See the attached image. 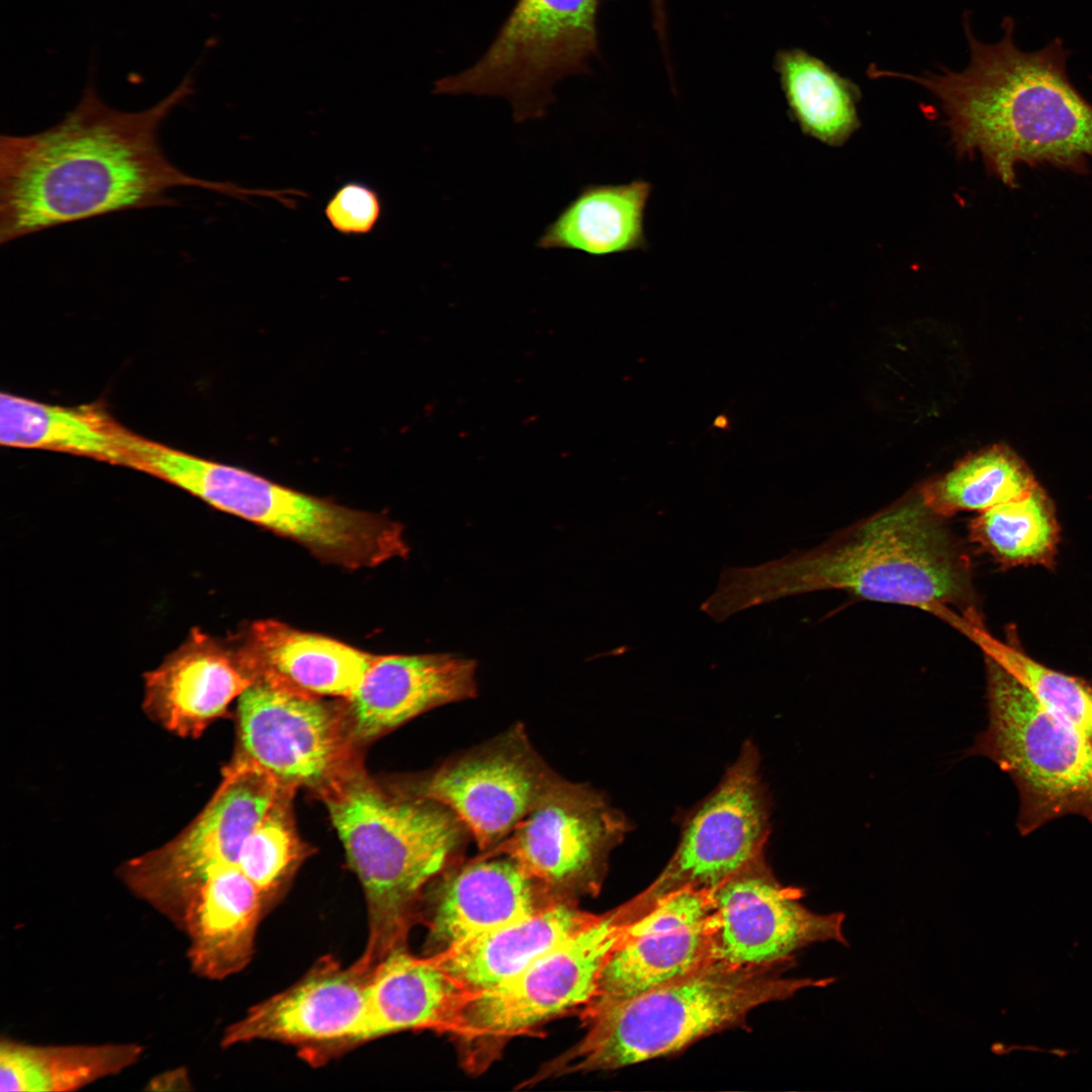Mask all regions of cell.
Wrapping results in <instances>:
<instances>
[{
    "instance_id": "7a4b0ae2",
    "label": "cell",
    "mask_w": 1092,
    "mask_h": 1092,
    "mask_svg": "<svg viewBox=\"0 0 1092 1092\" xmlns=\"http://www.w3.org/2000/svg\"><path fill=\"white\" fill-rule=\"evenodd\" d=\"M830 589L920 608L957 628L982 620L971 561L920 490L813 549L723 568L705 608L720 623L751 607Z\"/></svg>"
},
{
    "instance_id": "f546056e",
    "label": "cell",
    "mask_w": 1092,
    "mask_h": 1092,
    "mask_svg": "<svg viewBox=\"0 0 1092 1092\" xmlns=\"http://www.w3.org/2000/svg\"><path fill=\"white\" fill-rule=\"evenodd\" d=\"M1037 483L1011 448L994 445L970 455L920 492L925 504L945 519L960 512H984L1025 494Z\"/></svg>"
},
{
    "instance_id": "e0dca14e",
    "label": "cell",
    "mask_w": 1092,
    "mask_h": 1092,
    "mask_svg": "<svg viewBox=\"0 0 1092 1092\" xmlns=\"http://www.w3.org/2000/svg\"><path fill=\"white\" fill-rule=\"evenodd\" d=\"M712 894L687 889L627 924L582 1010L587 1018L712 963Z\"/></svg>"
},
{
    "instance_id": "3957f363",
    "label": "cell",
    "mask_w": 1092,
    "mask_h": 1092,
    "mask_svg": "<svg viewBox=\"0 0 1092 1092\" xmlns=\"http://www.w3.org/2000/svg\"><path fill=\"white\" fill-rule=\"evenodd\" d=\"M996 43L978 40L966 12L970 63L962 72L941 68L922 76L881 70L872 78L915 82L940 102L960 156L979 153L987 170L1015 187L1018 165H1052L1085 173L1092 159V104L1067 75L1070 52L1055 38L1035 52L1014 42L1015 22L1005 17Z\"/></svg>"
},
{
    "instance_id": "603a6c76",
    "label": "cell",
    "mask_w": 1092,
    "mask_h": 1092,
    "mask_svg": "<svg viewBox=\"0 0 1092 1092\" xmlns=\"http://www.w3.org/2000/svg\"><path fill=\"white\" fill-rule=\"evenodd\" d=\"M268 910L259 889L238 868L213 871L178 926L187 937L191 971L208 980L243 971L252 960L257 928Z\"/></svg>"
},
{
    "instance_id": "277c9868",
    "label": "cell",
    "mask_w": 1092,
    "mask_h": 1092,
    "mask_svg": "<svg viewBox=\"0 0 1092 1092\" xmlns=\"http://www.w3.org/2000/svg\"><path fill=\"white\" fill-rule=\"evenodd\" d=\"M318 793L364 892L368 935L354 964L372 972L404 946L422 890L460 851L468 831L446 807L389 793L358 764Z\"/></svg>"
},
{
    "instance_id": "44dd1931",
    "label": "cell",
    "mask_w": 1092,
    "mask_h": 1092,
    "mask_svg": "<svg viewBox=\"0 0 1092 1092\" xmlns=\"http://www.w3.org/2000/svg\"><path fill=\"white\" fill-rule=\"evenodd\" d=\"M474 859L444 880L429 922L440 950L527 917L552 902L551 891L513 858ZM439 950V951H440Z\"/></svg>"
},
{
    "instance_id": "484cf974",
    "label": "cell",
    "mask_w": 1092,
    "mask_h": 1092,
    "mask_svg": "<svg viewBox=\"0 0 1092 1092\" xmlns=\"http://www.w3.org/2000/svg\"><path fill=\"white\" fill-rule=\"evenodd\" d=\"M651 192L652 185L644 179L585 185L544 229L536 246L600 257L645 251Z\"/></svg>"
},
{
    "instance_id": "6da1fadb",
    "label": "cell",
    "mask_w": 1092,
    "mask_h": 1092,
    "mask_svg": "<svg viewBox=\"0 0 1092 1092\" xmlns=\"http://www.w3.org/2000/svg\"><path fill=\"white\" fill-rule=\"evenodd\" d=\"M193 73L153 106L120 111L100 98L90 79L74 109L55 125L27 135L0 136V243L113 212L176 204L178 187H198L245 199L267 196L229 182L184 173L164 155L159 130L193 93Z\"/></svg>"
},
{
    "instance_id": "83f0119b",
    "label": "cell",
    "mask_w": 1092,
    "mask_h": 1092,
    "mask_svg": "<svg viewBox=\"0 0 1092 1092\" xmlns=\"http://www.w3.org/2000/svg\"><path fill=\"white\" fill-rule=\"evenodd\" d=\"M792 119L806 135L838 147L859 127L858 87L800 49L778 53L775 63Z\"/></svg>"
},
{
    "instance_id": "4dcf8cb0",
    "label": "cell",
    "mask_w": 1092,
    "mask_h": 1092,
    "mask_svg": "<svg viewBox=\"0 0 1092 1092\" xmlns=\"http://www.w3.org/2000/svg\"><path fill=\"white\" fill-rule=\"evenodd\" d=\"M965 634L984 655L1022 684L1051 715L1092 744V682L1051 668L1018 647L1000 641L988 632L984 622L970 626Z\"/></svg>"
},
{
    "instance_id": "f1b7e54d",
    "label": "cell",
    "mask_w": 1092,
    "mask_h": 1092,
    "mask_svg": "<svg viewBox=\"0 0 1092 1092\" xmlns=\"http://www.w3.org/2000/svg\"><path fill=\"white\" fill-rule=\"evenodd\" d=\"M969 539L1003 568L1055 566L1060 525L1054 503L1037 483L1025 494L981 512Z\"/></svg>"
},
{
    "instance_id": "7c38bea8",
    "label": "cell",
    "mask_w": 1092,
    "mask_h": 1092,
    "mask_svg": "<svg viewBox=\"0 0 1092 1092\" xmlns=\"http://www.w3.org/2000/svg\"><path fill=\"white\" fill-rule=\"evenodd\" d=\"M235 759L283 787L318 792L357 765L342 710L320 698L253 681L238 698Z\"/></svg>"
},
{
    "instance_id": "cb8c5ba5",
    "label": "cell",
    "mask_w": 1092,
    "mask_h": 1092,
    "mask_svg": "<svg viewBox=\"0 0 1092 1092\" xmlns=\"http://www.w3.org/2000/svg\"><path fill=\"white\" fill-rule=\"evenodd\" d=\"M598 916L555 900L527 917L446 947L433 957L468 990L482 991L512 980Z\"/></svg>"
},
{
    "instance_id": "ffe728a7",
    "label": "cell",
    "mask_w": 1092,
    "mask_h": 1092,
    "mask_svg": "<svg viewBox=\"0 0 1092 1092\" xmlns=\"http://www.w3.org/2000/svg\"><path fill=\"white\" fill-rule=\"evenodd\" d=\"M236 652L252 681L308 697L343 700L359 688L376 658L339 640L275 620L254 623Z\"/></svg>"
},
{
    "instance_id": "4fadbf2b",
    "label": "cell",
    "mask_w": 1092,
    "mask_h": 1092,
    "mask_svg": "<svg viewBox=\"0 0 1092 1092\" xmlns=\"http://www.w3.org/2000/svg\"><path fill=\"white\" fill-rule=\"evenodd\" d=\"M712 962L731 967L793 965L812 943L847 945L843 913L820 914L802 902L803 890L782 885L755 857L711 892Z\"/></svg>"
},
{
    "instance_id": "8992f818",
    "label": "cell",
    "mask_w": 1092,
    "mask_h": 1092,
    "mask_svg": "<svg viewBox=\"0 0 1092 1092\" xmlns=\"http://www.w3.org/2000/svg\"><path fill=\"white\" fill-rule=\"evenodd\" d=\"M142 468L216 510L288 538L315 557L348 569L378 566L408 553L397 522L301 492L241 467L151 441L143 450Z\"/></svg>"
},
{
    "instance_id": "52a82bcc",
    "label": "cell",
    "mask_w": 1092,
    "mask_h": 1092,
    "mask_svg": "<svg viewBox=\"0 0 1092 1092\" xmlns=\"http://www.w3.org/2000/svg\"><path fill=\"white\" fill-rule=\"evenodd\" d=\"M985 657L988 724L967 750L995 762L1019 797L1016 827L1027 836L1067 815L1092 827V744L1051 715L1014 676Z\"/></svg>"
},
{
    "instance_id": "ba28073f",
    "label": "cell",
    "mask_w": 1092,
    "mask_h": 1092,
    "mask_svg": "<svg viewBox=\"0 0 1092 1092\" xmlns=\"http://www.w3.org/2000/svg\"><path fill=\"white\" fill-rule=\"evenodd\" d=\"M599 0H517L480 58L433 92L506 99L516 122L542 118L554 87L582 74L598 52Z\"/></svg>"
},
{
    "instance_id": "5bb4252c",
    "label": "cell",
    "mask_w": 1092,
    "mask_h": 1092,
    "mask_svg": "<svg viewBox=\"0 0 1092 1092\" xmlns=\"http://www.w3.org/2000/svg\"><path fill=\"white\" fill-rule=\"evenodd\" d=\"M630 830L624 815L586 786L560 778L483 856L507 855L550 890H596L613 848Z\"/></svg>"
},
{
    "instance_id": "8fae6325",
    "label": "cell",
    "mask_w": 1092,
    "mask_h": 1092,
    "mask_svg": "<svg viewBox=\"0 0 1092 1092\" xmlns=\"http://www.w3.org/2000/svg\"><path fill=\"white\" fill-rule=\"evenodd\" d=\"M626 923L617 908L494 988L472 992L455 1032L475 1055L594 999L603 968Z\"/></svg>"
},
{
    "instance_id": "9a60e30c",
    "label": "cell",
    "mask_w": 1092,
    "mask_h": 1092,
    "mask_svg": "<svg viewBox=\"0 0 1092 1092\" xmlns=\"http://www.w3.org/2000/svg\"><path fill=\"white\" fill-rule=\"evenodd\" d=\"M559 778L516 728L444 762L407 793L449 809L481 850L504 840Z\"/></svg>"
},
{
    "instance_id": "e575fe53",
    "label": "cell",
    "mask_w": 1092,
    "mask_h": 1092,
    "mask_svg": "<svg viewBox=\"0 0 1092 1092\" xmlns=\"http://www.w3.org/2000/svg\"><path fill=\"white\" fill-rule=\"evenodd\" d=\"M651 2H652V8H653L654 17L658 18V19L663 18L664 17V4H663L664 0H651Z\"/></svg>"
},
{
    "instance_id": "836d02e7",
    "label": "cell",
    "mask_w": 1092,
    "mask_h": 1092,
    "mask_svg": "<svg viewBox=\"0 0 1092 1092\" xmlns=\"http://www.w3.org/2000/svg\"><path fill=\"white\" fill-rule=\"evenodd\" d=\"M191 1084L187 1069L179 1067L154 1076L148 1082L145 1089L154 1091H186L192 1089Z\"/></svg>"
},
{
    "instance_id": "9c48e42d",
    "label": "cell",
    "mask_w": 1092,
    "mask_h": 1092,
    "mask_svg": "<svg viewBox=\"0 0 1092 1092\" xmlns=\"http://www.w3.org/2000/svg\"><path fill=\"white\" fill-rule=\"evenodd\" d=\"M293 791L253 763L234 759L188 826L162 846L124 861L116 874L136 898L178 927L206 878L220 868H238L246 839Z\"/></svg>"
},
{
    "instance_id": "ac0fdd59",
    "label": "cell",
    "mask_w": 1092,
    "mask_h": 1092,
    "mask_svg": "<svg viewBox=\"0 0 1092 1092\" xmlns=\"http://www.w3.org/2000/svg\"><path fill=\"white\" fill-rule=\"evenodd\" d=\"M476 662L449 653L376 656L342 708L356 745L436 707L474 697Z\"/></svg>"
},
{
    "instance_id": "1f68e13d",
    "label": "cell",
    "mask_w": 1092,
    "mask_h": 1092,
    "mask_svg": "<svg viewBox=\"0 0 1092 1092\" xmlns=\"http://www.w3.org/2000/svg\"><path fill=\"white\" fill-rule=\"evenodd\" d=\"M291 793L270 809L246 839L238 869L259 889L266 905L273 906L297 866L301 849L288 816Z\"/></svg>"
},
{
    "instance_id": "2e32d148",
    "label": "cell",
    "mask_w": 1092,
    "mask_h": 1092,
    "mask_svg": "<svg viewBox=\"0 0 1092 1092\" xmlns=\"http://www.w3.org/2000/svg\"><path fill=\"white\" fill-rule=\"evenodd\" d=\"M371 973L322 957L294 984L252 1006L229 1025L220 1044L258 1040L294 1045L321 1065L358 1045Z\"/></svg>"
},
{
    "instance_id": "5b68a950",
    "label": "cell",
    "mask_w": 1092,
    "mask_h": 1092,
    "mask_svg": "<svg viewBox=\"0 0 1092 1092\" xmlns=\"http://www.w3.org/2000/svg\"><path fill=\"white\" fill-rule=\"evenodd\" d=\"M789 967H731L712 962L585 1018V1035L555 1068L611 1070L670 1055L705 1036L742 1025L760 1005L834 981L785 977Z\"/></svg>"
},
{
    "instance_id": "d4e9b609",
    "label": "cell",
    "mask_w": 1092,
    "mask_h": 1092,
    "mask_svg": "<svg viewBox=\"0 0 1092 1092\" xmlns=\"http://www.w3.org/2000/svg\"><path fill=\"white\" fill-rule=\"evenodd\" d=\"M128 429L101 403L51 404L0 395L2 446L66 453L124 466Z\"/></svg>"
},
{
    "instance_id": "4316f807",
    "label": "cell",
    "mask_w": 1092,
    "mask_h": 1092,
    "mask_svg": "<svg viewBox=\"0 0 1092 1092\" xmlns=\"http://www.w3.org/2000/svg\"><path fill=\"white\" fill-rule=\"evenodd\" d=\"M145 1048L136 1042L35 1044L2 1037V1092H69L135 1065Z\"/></svg>"
},
{
    "instance_id": "7402d4cb",
    "label": "cell",
    "mask_w": 1092,
    "mask_h": 1092,
    "mask_svg": "<svg viewBox=\"0 0 1092 1092\" xmlns=\"http://www.w3.org/2000/svg\"><path fill=\"white\" fill-rule=\"evenodd\" d=\"M472 992L434 959L403 947L372 971L358 1045L405 1030H453Z\"/></svg>"
},
{
    "instance_id": "d6986e66",
    "label": "cell",
    "mask_w": 1092,
    "mask_h": 1092,
    "mask_svg": "<svg viewBox=\"0 0 1092 1092\" xmlns=\"http://www.w3.org/2000/svg\"><path fill=\"white\" fill-rule=\"evenodd\" d=\"M236 649L194 628L154 669L144 674L142 707L163 729L197 738L252 684Z\"/></svg>"
},
{
    "instance_id": "30bf717a",
    "label": "cell",
    "mask_w": 1092,
    "mask_h": 1092,
    "mask_svg": "<svg viewBox=\"0 0 1092 1092\" xmlns=\"http://www.w3.org/2000/svg\"><path fill=\"white\" fill-rule=\"evenodd\" d=\"M759 764L756 747L745 742L720 784L685 824L678 845L658 877L618 907L625 923L642 917L675 892H712L763 854L769 806Z\"/></svg>"
},
{
    "instance_id": "d6a6232c",
    "label": "cell",
    "mask_w": 1092,
    "mask_h": 1092,
    "mask_svg": "<svg viewBox=\"0 0 1092 1092\" xmlns=\"http://www.w3.org/2000/svg\"><path fill=\"white\" fill-rule=\"evenodd\" d=\"M325 216L331 226L345 236H364L373 232L382 214L379 193L362 182H348L327 201Z\"/></svg>"
}]
</instances>
